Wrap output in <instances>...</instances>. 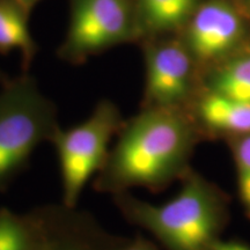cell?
Masks as SVG:
<instances>
[{
  "label": "cell",
  "mask_w": 250,
  "mask_h": 250,
  "mask_svg": "<svg viewBox=\"0 0 250 250\" xmlns=\"http://www.w3.org/2000/svg\"><path fill=\"white\" fill-rule=\"evenodd\" d=\"M201 133L190 110L142 108L125 121L93 189L111 196L134 188L164 189L190 169Z\"/></svg>",
  "instance_id": "cell-1"
},
{
  "label": "cell",
  "mask_w": 250,
  "mask_h": 250,
  "mask_svg": "<svg viewBox=\"0 0 250 250\" xmlns=\"http://www.w3.org/2000/svg\"><path fill=\"white\" fill-rule=\"evenodd\" d=\"M127 223L151 233L166 250H213L225 224L224 199L217 188L189 169L173 199L156 205L130 191L111 196Z\"/></svg>",
  "instance_id": "cell-2"
},
{
  "label": "cell",
  "mask_w": 250,
  "mask_h": 250,
  "mask_svg": "<svg viewBox=\"0 0 250 250\" xmlns=\"http://www.w3.org/2000/svg\"><path fill=\"white\" fill-rule=\"evenodd\" d=\"M61 129L54 102L35 78L23 73L6 80L0 89V190L29 165L43 143H51Z\"/></svg>",
  "instance_id": "cell-3"
},
{
  "label": "cell",
  "mask_w": 250,
  "mask_h": 250,
  "mask_svg": "<svg viewBox=\"0 0 250 250\" xmlns=\"http://www.w3.org/2000/svg\"><path fill=\"white\" fill-rule=\"evenodd\" d=\"M125 121L116 103L102 99L85 121L57 131L51 144L61 170L62 204L77 208L86 184L104 165L110 151L109 145Z\"/></svg>",
  "instance_id": "cell-4"
},
{
  "label": "cell",
  "mask_w": 250,
  "mask_h": 250,
  "mask_svg": "<svg viewBox=\"0 0 250 250\" xmlns=\"http://www.w3.org/2000/svg\"><path fill=\"white\" fill-rule=\"evenodd\" d=\"M142 39L136 0H70L59 59L80 65L115 46Z\"/></svg>",
  "instance_id": "cell-5"
},
{
  "label": "cell",
  "mask_w": 250,
  "mask_h": 250,
  "mask_svg": "<svg viewBox=\"0 0 250 250\" xmlns=\"http://www.w3.org/2000/svg\"><path fill=\"white\" fill-rule=\"evenodd\" d=\"M28 250H112L118 235L109 233L89 212L61 204L34 208Z\"/></svg>",
  "instance_id": "cell-6"
},
{
  "label": "cell",
  "mask_w": 250,
  "mask_h": 250,
  "mask_svg": "<svg viewBox=\"0 0 250 250\" xmlns=\"http://www.w3.org/2000/svg\"><path fill=\"white\" fill-rule=\"evenodd\" d=\"M144 61L142 108L190 110L196 62L182 41L148 43L144 48Z\"/></svg>",
  "instance_id": "cell-7"
},
{
  "label": "cell",
  "mask_w": 250,
  "mask_h": 250,
  "mask_svg": "<svg viewBox=\"0 0 250 250\" xmlns=\"http://www.w3.org/2000/svg\"><path fill=\"white\" fill-rule=\"evenodd\" d=\"M241 19L234 8L221 0L199 5L187 23L184 45L199 64L219 61L239 42Z\"/></svg>",
  "instance_id": "cell-8"
},
{
  "label": "cell",
  "mask_w": 250,
  "mask_h": 250,
  "mask_svg": "<svg viewBox=\"0 0 250 250\" xmlns=\"http://www.w3.org/2000/svg\"><path fill=\"white\" fill-rule=\"evenodd\" d=\"M190 112L201 132L230 134L233 138L250 133V103L208 89Z\"/></svg>",
  "instance_id": "cell-9"
},
{
  "label": "cell",
  "mask_w": 250,
  "mask_h": 250,
  "mask_svg": "<svg viewBox=\"0 0 250 250\" xmlns=\"http://www.w3.org/2000/svg\"><path fill=\"white\" fill-rule=\"evenodd\" d=\"M29 14L17 0H0V54L18 51L23 70H28L39 50L29 28Z\"/></svg>",
  "instance_id": "cell-10"
},
{
  "label": "cell",
  "mask_w": 250,
  "mask_h": 250,
  "mask_svg": "<svg viewBox=\"0 0 250 250\" xmlns=\"http://www.w3.org/2000/svg\"><path fill=\"white\" fill-rule=\"evenodd\" d=\"M142 39L184 26L198 7L197 0H136Z\"/></svg>",
  "instance_id": "cell-11"
},
{
  "label": "cell",
  "mask_w": 250,
  "mask_h": 250,
  "mask_svg": "<svg viewBox=\"0 0 250 250\" xmlns=\"http://www.w3.org/2000/svg\"><path fill=\"white\" fill-rule=\"evenodd\" d=\"M208 90L250 103V55L230 59L212 74Z\"/></svg>",
  "instance_id": "cell-12"
},
{
  "label": "cell",
  "mask_w": 250,
  "mask_h": 250,
  "mask_svg": "<svg viewBox=\"0 0 250 250\" xmlns=\"http://www.w3.org/2000/svg\"><path fill=\"white\" fill-rule=\"evenodd\" d=\"M30 224L26 214H17L8 208L0 210V250H28Z\"/></svg>",
  "instance_id": "cell-13"
},
{
  "label": "cell",
  "mask_w": 250,
  "mask_h": 250,
  "mask_svg": "<svg viewBox=\"0 0 250 250\" xmlns=\"http://www.w3.org/2000/svg\"><path fill=\"white\" fill-rule=\"evenodd\" d=\"M232 142L240 199L250 218V133L234 137Z\"/></svg>",
  "instance_id": "cell-14"
},
{
  "label": "cell",
  "mask_w": 250,
  "mask_h": 250,
  "mask_svg": "<svg viewBox=\"0 0 250 250\" xmlns=\"http://www.w3.org/2000/svg\"><path fill=\"white\" fill-rule=\"evenodd\" d=\"M112 250H159L154 243L142 235L134 237H118V241Z\"/></svg>",
  "instance_id": "cell-15"
},
{
  "label": "cell",
  "mask_w": 250,
  "mask_h": 250,
  "mask_svg": "<svg viewBox=\"0 0 250 250\" xmlns=\"http://www.w3.org/2000/svg\"><path fill=\"white\" fill-rule=\"evenodd\" d=\"M213 250H250V247L240 241H225L219 240Z\"/></svg>",
  "instance_id": "cell-16"
},
{
  "label": "cell",
  "mask_w": 250,
  "mask_h": 250,
  "mask_svg": "<svg viewBox=\"0 0 250 250\" xmlns=\"http://www.w3.org/2000/svg\"><path fill=\"white\" fill-rule=\"evenodd\" d=\"M17 1L20 2V4L22 5L23 7L26 8L27 11L30 13V12L33 11L34 7H35V6L39 4L41 0H17Z\"/></svg>",
  "instance_id": "cell-17"
},
{
  "label": "cell",
  "mask_w": 250,
  "mask_h": 250,
  "mask_svg": "<svg viewBox=\"0 0 250 250\" xmlns=\"http://www.w3.org/2000/svg\"><path fill=\"white\" fill-rule=\"evenodd\" d=\"M6 80H7V78H5L1 73H0V81H1V83H5Z\"/></svg>",
  "instance_id": "cell-18"
}]
</instances>
